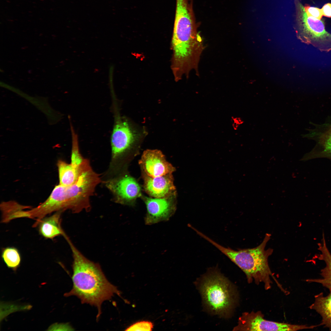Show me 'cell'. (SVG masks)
Wrapping results in <instances>:
<instances>
[{
	"label": "cell",
	"mask_w": 331,
	"mask_h": 331,
	"mask_svg": "<svg viewBox=\"0 0 331 331\" xmlns=\"http://www.w3.org/2000/svg\"><path fill=\"white\" fill-rule=\"evenodd\" d=\"M153 323L150 321H143L137 322L127 328L126 331H151L153 328Z\"/></svg>",
	"instance_id": "obj_17"
},
{
	"label": "cell",
	"mask_w": 331,
	"mask_h": 331,
	"mask_svg": "<svg viewBox=\"0 0 331 331\" xmlns=\"http://www.w3.org/2000/svg\"><path fill=\"white\" fill-rule=\"evenodd\" d=\"M200 287L204 304L214 314L228 316L236 302V291L216 268L209 269Z\"/></svg>",
	"instance_id": "obj_3"
},
{
	"label": "cell",
	"mask_w": 331,
	"mask_h": 331,
	"mask_svg": "<svg viewBox=\"0 0 331 331\" xmlns=\"http://www.w3.org/2000/svg\"><path fill=\"white\" fill-rule=\"evenodd\" d=\"M271 236L267 233L262 242L255 248L238 250L223 246L207 236L204 238L239 267L245 273L248 283L254 281L257 284L263 283L265 289L267 290L271 287L270 276H272L268 258L273 250L271 248L265 250V247Z\"/></svg>",
	"instance_id": "obj_2"
},
{
	"label": "cell",
	"mask_w": 331,
	"mask_h": 331,
	"mask_svg": "<svg viewBox=\"0 0 331 331\" xmlns=\"http://www.w3.org/2000/svg\"><path fill=\"white\" fill-rule=\"evenodd\" d=\"M134 140V134L128 123L116 116L111 137L112 169L118 160L130 148Z\"/></svg>",
	"instance_id": "obj_7"
},
{
	"label": "cell",
	"mask_w": 331,
	"mask_h": 331,
	"mask_svg": "<svg viewBox=\"0 0 331 331\" xmlns=\"http://www.w3.org/2000/svg\"><path fill=\"white\" fill-rule=\"evenodd\" d=\"M2 258L9 268L14 271L17 270L19 267L21 257L18 250L14 247H7L2 249L1 254Z\"/></svg>",
	"instance_id": "obj_16"
},
{
	"label": "cell",
	"mask_w": 331,
	"mask_h": 331,
	"mask_svg": "<svg viewBox=\"0 0 331 331\" xmlns=\"http://www.w3.org/2000/svg\"><path fill=\"white\" fill-rule=\"evenodd\" d=\"M144 174L151 177L172 174L175 168L166 159L159 150H147L143 153L139 161Z\"/></svg>",
	"instance_id": "obj_10"
},
{
	"label": "cell",
	"mask_w": 331,
	"mask_h": 331,
	"mask_svg": "<svg viewBox=\"0 0 331 331\" xmlns=\"http://www.w3.org/2000/svg\"><path fill=\"white\" fill-rule=\"evenodd\" d=\"M62 212L57 211L49 216L41 219L34 227L38 226L40 234L47 239H52L65 234L61 225V215Z\"/></svg>",
	"instance_id": "obj_13"
},
{
	"label": "cell",
	"mask_w": 331,
	"mask_h": 331,
	"mask_svg": "<svg viewBox=\"0 0 331 331\" xmlns=\"http://www.w3.org/2000/svg\"><path fill=\"white\" fill-rule=\"evenodd\" d=\"M318 249L321 253L318 255V258L324 261L326 265L325 267L321 270L320 275L322 278L307 279L306 281L321 284L329 290L331 289V254L326 246L323 234L322 243H318Z\"/></svg>",
	"instance_id": "obj_14"
},
{
	"label": "cell",
	"mask_w": 331,
	"mask_h": 331,
	"mask_svg": "<svg viewBox=\"0 0 331 331\" xmlns=\"http://www.w3.org/2000/svg\"><path fill=\"white\" fill-rule=\"evenodd\" d=\"M329 290V293L326 296L322 292L315 295L314 301L310 308L321 316L322 320L320 325H324L331 331V289Z\"/></svg>",
	"instance_id": "obj_15"
},
{
	"label": "cell",
	"mask_w": 331,
	"mask_h": 331,
	"mask_svg": "<svg viewBox=\"0 0 331 331\" xmlns=\"http://www.w3.org/2000/svg\"><path fill=\"white\" fill-rule=\"evenodd\" d=\"M73 253V287L64 294L65 297L75 295L82 303L96 307L98 310L97 319L101 314V305L105 301L111 299L115 294L120 296V291L111 283L103 272L100 265L85 257L66 238Z\"/></svg>",
	"instance_id": "obj_1"
},
{
	"label": "cell",
	"mask_w": 331,
	"mask_h": 331,
	"mask_svg": "<svg viewBox=\"0 0 331 331\" xmlns=\"http://www.w3.org/2000/svg\"><path fill=\"white\" fill-rule=\"evenodd\" d=\"M105 185L112 194L115 202L119 204H132L141 195L139 184L128 175L114 177L106 181Z\"/></svg>",
	"instance_id": "obj_8"
},
{
	"label": "cell",
	"mask_w": 331,
	"mask_h": 331,
	"mask_svg": "<svg viewBox=\"0 0 331 331\" xmlns=\"http://www.w3.org/2000/svg\"><path fill=\"white\" fill-rule=\"evenodd\" d=\"M323 15L328 17H331V3L325 4L321 9Z\"/></svg>",
	"instance_id": "obj_19"
},
{
	"label": "cell",
	"mask_w": 331,
	"mask_h": 331,
	"mask_svg": "<svg viewBox=\"0 0 331 331\" xmlns=\"http://www.w3.org/2000/svg\"><path fill=\"white\" fill-rule=\"evenodd\" d=\"M316 325L308 326L276 322L266 320L261 311L243 313L238 319L236 331H294L312 329Z\"/></svg>",
	"instance_id": "obj_5"
},
{
	"label": "cell",
	"mask_w": 331,
	"mask_h": 331,
	"mask_svg": "<svg viewBox=\"0 0 331 331\" xmlns=\"http://www.w3.org/2000/svg\"><path fill=\"white\" fill-rule=\"evenodd\" d=\"M313 127L302 137L314 140L316 143L312 150L305 156L304 160L326 158L331 160V116L323 123H311Z\"/></svg>",
	"instance_id": "obj_6"
},
{
	"label": "cell",
	"mask_w": 331,
	"mask_h": 331,
	"mask_svg": "<svg viewBox=\"0 0 331 331\" xmlns=\"http://www.w3.org/2000/svg\"><path fill=\"white\" fill-rule=\"evenodd\" d=\"M304 10L308 16L321 20L323 15L321 9L310 6L308 5L304 6Z\"/></svg>",
	"instance_id": "obj_18"
},
{
	"label": "cell",
	"mask_w": 331,
	"mask_h": 331,
	"mask_svg": "<svg viewBox=\"0 0 331 331\" xmlns=\"http://www.w3.org/2000/svg\"><path fill=\"white\" fill-rule=\"evenodd\" d=\"M174 195L161 198H144L147 209L144 220L146 224L151 225L169 219L176 208Z\"/></svg>",
	"instance_id": "obj_9"
},
{
	"label": "cell",
	"mask_w": 331,
	"mask_h": 331,
	"mask_svg": "<svg viewBox=\"0 0 331 331\" xmlns=\"http://www.w3.org/2000/svg\"><path fill=\"white\" fill-rule=\"evenodd\" d=\"M298 35L304 43L321 51H331V34L326 31L323 20L309 17L299 0H294Z\"/></svg>",
	"instance_id": "obj_4"
},
{
	"label": "cell",
	"mask_w": 331,
	"mask_h": 331,
	"mask_svg": "<svg viewBox=\"0 0 331 331\" xmlns=\"http://www.w3.org/2000/svg\"><path fill=\"white\" fill-rule=\"evenodd\" d=\"M59 184L64 186H70L75 183L82 173L91 166L88 159H85L80 164L67 163L61 160L57 163Z\"/></svg>",
	"instance_id": "obj_12"
},
{
	"label": "cell",
	"mask_w": 331,
	"mask_h": 331,
	"mask_svg": "<svg viewBox=\"0 0 331 331\" xmlns=\"http://www.w3.org/2000/svg\"><path fill=\"white\" fill-rule=\"evenodd\" d=\"M172 174L151 177L144 175L145 191L153 198H161L174 195L175 190Z\"/></svg>",
	"instance_id": "obj_11"
}]
</instances>
